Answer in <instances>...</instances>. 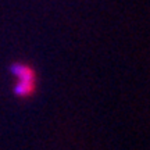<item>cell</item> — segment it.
Instances as JSON below:
<instances>
[{
	"label": "cell",
	"mask_w": 150,
	"mask_h": 150,
	"mask_svg": "<svg viewBox=\"0 0 150 150\" xmlns=\"http://www.w3.org/2000/svg\"><path fill=\"white\" fill-rule=\"evenodd\" d=\"M11 72L14 74L16 78H18V82L14 86V92H16L17 96L20 97L31 96L35 92V89H36V75H35V71L29 65L17 63V64H13Z\"/></svg>",
	"instance_id": "cell-1"
}]
</instances>
